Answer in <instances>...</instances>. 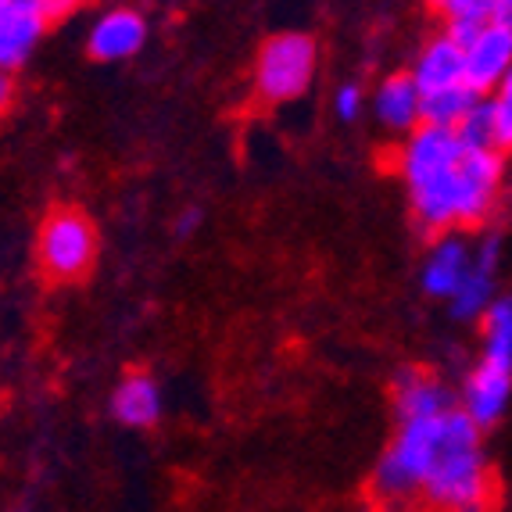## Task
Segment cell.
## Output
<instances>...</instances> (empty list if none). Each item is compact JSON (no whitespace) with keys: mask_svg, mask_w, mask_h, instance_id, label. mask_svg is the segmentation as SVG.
Listing matches in <instances>:
<instances>
[{"mask_svg":"<svg viewBox=\"0 0 512 512\" xmlns=\"http://www.w3.org/2000/svg\"><path fill=\"white\" fill-rule=\"evenodd\" d=\"M369 487L380 505H405L419 495L430 512H484L495 498V473L480 430L452 409L402 423Z\"/></svg>","mask_w":512,"mask_h":512,"instance_id":"obj_1","label":"cell"},{"mask_svg":"<svg viewBox=\"0 0 512 512\" xmlns=\"http://www.w3.org/2000/svg\"><path fill=\"white\" fill-rule=\"evenodd\" d=\"M394 169L405 180L419 230L427 233L484 226L502 197L505 158L462 144L455 129L416 126L394 154Z\"/></svg>","mask_w":512,"mask_h":512,"instance_id":"obj_2","label":"cell"},{"mask_svg":"<svg viewBox=\"0 0 512 512\" xmlns=\"http://www.w3.org/2000/svg\"><path fill=\"white\" fill-rule=\"evenodd\" d=\"M97 258V230L90 215L79 208L61 205L40 222L36 237V262L40 273L54 283H76L94 269Z\"/></svg>","mask_w":512,"mask_h":512,"instance_id":"obj_3","label":"cell"},{"mask_svg":"<svg viewBox=\"0 0 512 512\" xmlns=\"http://www.w3.org/2000/svg\"><path fill=\"white\" fill-rule=\"evenodd\" d=\"M319 47L305 33L269 36L258 51L255 65V94L265 104H287L305 94L316 79Z\"/></svg>","mask_w":512,"mask_h":512,"instance_id":"obj_4","label":"cell"},{"mask_svg":"<svg viewBox=\"0 0 512 512\" xmlns=\"http://www.w3.org/2000/svg\"><path fill=\"white\" fill-rule=\"evenodd\" d=\"M512 65V26H480L462 43V76L473 94L487 97L509 79Z\"/></svg>","mask_w":512,"mask_h":512,"instance_id":"obj_5","label":"cell"},{"mask_svg":"<svg viewBox=\"0 0 512 512\" xmlns=\"http://www.w3.org/2000/svg\"><path fill=\"white\" fill-rule=\"evenodd\" d=\"M47 22L40 0H8L0 8V72L18 69L33 54Z\"/></svg>","mask_w":512,"mask_h":512,"instance_id":"obj_6","label":"cell"},{"mask_svg":"<svg viewBox=\"0 0 512 512\" xmlns=\"http://www.w3.org/2000/svg\"><path fill=\"white\" fill-rule=\"evenodd\" d=\"M509 391H512V369L480 362L470 373V380H466L459 412L470 419L477 430L495 427L498 419L505 416V409H509Z\"/></svg>","mask_w":512,"mask_h":512,"instance_id":"obj_7","label":"cell"},{"mask_svg":"<svg viewBox=\"0 0 512 512\" xmlns=\"http://www.w3.org/2000/svg\"><path fill=\"white\" fill-rule=\"evenodd\" d=\"M147 40V22L140 11L133 8H115L104 11L97 18V26L90 29V54L97 61H122L144 47Z\"/></svg>","mask_w":512,"mask_h":512,"instance_id":"obj_8","label":"cell"},{"mask_svg":"<svg viewBox=\"0 0 512 512\" xmlns=\"http://www.w3.org/2000/svg\"><path fill=\"white\" fill-rule=\"evenodd\" d=\"M394 409H398L402 423H412V419H434V416H444V412H452L455 398L444 380H437V376H430V373H419V369H409V373L398 376Z\"/></svg>","mask_w":512,"mask_h":512,"instance_id":"obj_9","label":"cell"},{"mask_svg":"<svg viewBox=\"0 0 512 512\" xmlns=\"http://www.w3.org/2000/svg\"><path fill=\"white\" fill-rule=\"evenodd\" d=\"M470 265H473V251L459 237L444 233L434 248H430L427 265H423V291L430 298H452L459 291V283L466 280V273H470Z\"/></svg>","mask_w":512,"mask_h":512,"instance_id":"obj_10","label":"cell"},{"mask_svg":"<svg viewBox=\"0 0 512 512\" xmlns=\"http://www.w3.org/2000/svg\"><path fill=\"white\" fill-rule=\"evenodd\" d=\"M495 269H498V237H487L480 251L473 255V265L459 291L452 294V312L459 319L480 316L491 301H495Z\"/></svg>","mask_w":512,"mask_h":512,"instance_id":"obj_11","label":"cell"},{"mask_svg":"<svg viewBox=\"0 0 512 512\" xmlns=\"http://www.w3.org/2000/svg\"><path fill=\"white\" fill-rule=\"evenodd\" d=\"M409 79L416 83L419 97L434 94V90H444V86H459L466 83L462 76V47L452 40V36H437L423 47V54L412 65Z\"/></svg>","mask_w":512,"mask_h":512,"instance_id":"obj_12","label":"cell"},{"mask_svg":"<svg viewBox=\"0 0 512 512\" xmlns=\"http://www.w3.org/2000/svg\"><path fill=\"white\" fill-rule=\"evenodd\" d=\"M111 412L126 427H151L162 416V391L147 373H129L111 394Z\"/></svg>","mask_w":512,"mask_h":512,"instance_id":"obj_13","label":"cell"},{"mask_svg":"<svg viewBox=\"0 0 512 512\" xmlns=\"http://www.w3.org/2000/svg\"><path fill=\"white\" fill-rule=\"evenodd\" d=\"M373 111L376 119L384 122L387 129H394V133H412L419 126V90L409 79V72L387 76L384 83L376 86Z\"/></svg>","mask_w":512,"mask_h":512,"instance_id":"obj_14","label":"cell"},{"mask_svg":"<svg viewBox=\"0 0 512 512\" xmlns=\"http://www.w3.org/2000/svg\"><path fill=\"white\" fill-rule=\"evenodd\" d=\"M480 94H473L470 86H444L434 94L419 97V126H437V129H459V122L473 111Z\"/></svg>","mask_w":512,"mask_h":512,"instance_id":"obj_15","label":"cell"},{"mask_svg":"<svg viewBox=\"0 0 512 512\" xmlns=\"http://www.w3.org/2000/svg\"><path fill=\"white\" fill-rule=\"evenodd\" d=\"M484 362L512 369V301L498 298L484 308Z\"/></svg>","mask_w":512,"mask_h":512,"instance_id":"obj_16","label":"cell"},{"mask_svg":"<svg viewBox=\"0 0 512 512\" xmlns=\"http://www.w3.org/2000/svg\"><path fill=\"white\" fill-rule=\"evenodd\" d=\"M448 22H466V26H509L512 0H444Z\"/></svg>","mask_w":512,"mask_h":512,"instance_id":"obj_17","label":"cell"},{"mask_svg":"<svg viewBox=\"0 0 512 512\" xmlns=\"http://www.w3.org/2000/svg\"><path fill=\"white\" fill-rule=\"evenodd\" d=\"M487 111H491V122H495L498 144L509 147V140H512V83L509 79L487 97Z\"/></svg>","mask_w":512,"mask_h":512,"instance_id":"obj_18","label":"cell"},{"mask_svg":"<svg viewBox=\"0 0 512 512\" xmlns=\"http://www.w3.org/2000/svg\"><path fill=\"white\" fill-rule=\"evenodd\" d=\"M333 108H337V115H341L344 122H351L355 115L362 111V90L359 83H348L337 90V97H333Z\"/></svg>","mask_w":512,"mask_h":512,"instance_id":"obj_19","label":"cell"},{"mask_svg":"<svg viewBox=\"0 0 512 512\" xmlns=\"http://www.w3.org/2000/svg\"><path fill=\"white\" fill-rule=\"evenodd\" d=\"M83 0H40V8L47 18H61V15H69V11H76Z\"/></svg>","mask_w":512,"mask_h":512,"instance_id":"obj_20","label":"cell"},{"mask_svg":"<svg viewBox=\"0 0 512 512\" xmlns=\"http://www.w3.org/2000/svg\"><path fill=\"white\" fill-rule=\"evenodd\" d=\"M11 97H15V83H11L8 72H0V115L11 108Z\"/></svg>","mask_w":512,"mask_h":512,"instance_id":"obj_21","label":"cell"},{"mask_svg":"<svg viewBox=\"0 0 512 512\" xmlns=\"http://www.w3.org/2000/svg\"><path fill=\"white\" fill-rule=\"evenodd\" d=\"M197 219H201V215H197V212H187V215H183L180 222H176V233H183V237H187V233H194Z\"/></svg>","mask_w":512,"mask_h":512,"instance_id":"obj_22","label":"cell"},{"mask_svg":"<svg viewBox=\"0 0 512 512\" xmlns=\"http://www.w3.org/2000/svg\"><path fill=\"white\" fill-rule=\"evenodd\" d=\"M430 8H437V11H441V8H444V0H430Z\"/></svg>","mask_w":512,"mask_h":512,"instance_id":"obj_23","label":"cell"},{"mask_svg":"<svg viewBox=\"0 0 512 512\" xmlns=\"http://www.w3.org/2000/svg\"><path fill=\"white\" fill-rule=\"evenodd\" d=\"M4 4H8V0H0V8H4Z\"/></svg>","mask_w":512,"mask_h":512,"instance_id":"obj_24","label":"cell"},{"mask_svg":"<svg viewBox=\"0 0 512 512\" xmlns=\"http://www.w3.org/2000/svg\"><path fill=\"white\" fill-rule=\"evenodd\" d=\"M409 512H419V509H409Z\"/></svg>","mask_w":512,"mask_h":512,"instance_id":"obj_25","label":"cell"}]
</instances>
